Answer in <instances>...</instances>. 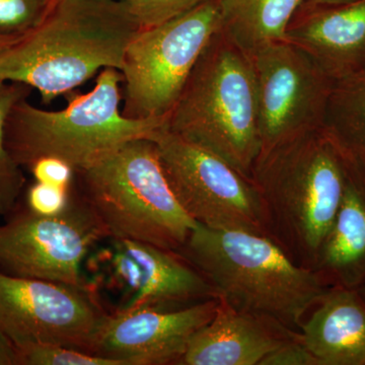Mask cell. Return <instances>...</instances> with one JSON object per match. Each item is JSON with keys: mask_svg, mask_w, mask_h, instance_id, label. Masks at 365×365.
<instances>
[{"mask_svg": "<svg viewBox=\"0 0 365 365\" xmlns=\"http://www.w3.org/2000/svg\"><path fill=\"white\" fill-rule=\"evenodd\" d=\"M23 365H123L118 360L58 345H35L19 349Z\"/></svg>", "mask_w": 365, "mask_h": 365, "instance_id": "603a6c76", "label": "cell"}, {"mask_svg": "<svg viewBox=\"0 0 365 365\" xmlns=\"http://www.w3.org/2000/svg\"><path fill=\"white\" fill-rule=\"evenodd\" d=\"M349 155L325 129L261 153L252 173L268 237L302 267L316 271L344 194Z\"/></svg>", "mask_w": 365, "mask_h": 365, "instance_id": "7a4b0ae2", "label": "cell"}, {"mask_svg": "<svg viewBox=\"0 0 365 365\" xmlns=\"http://www.w3.org/2000/svg\"><path fill=\"white\" fill-rule=\"evenodd\" d=\"M6 86V83H4V81H0V93H1V91L4 90V86Z\"/></svg>", "mask_w": 365, "mask_h": 365, "instance_id": "4dcf8cb0", "label": "cell"}, {"mask_svg": "<svg viewBox=\"0 0 365 365\" xmlns=\"http://www.w3.org/2000/svg\"><path fill=\"white\" fill-rule=\"evenodd\" d=\"M150 139L157 144L173 193L194 222L268 237L265 211L252 180L217 155L168 130L165 125Z\"/></svg>", "mask_w": 365, "mask_h": 365, "instance_id": "ba28073f", "label": "cell"}, {"mask_svg": "<svg viewBox=\"0 0 365 365\" xmlns=\"http://www.w3.org/2000/svg\"><path fill=\"white\" fill-rule=\"evenodd\" d=\"M54 1H55V0H54Z\"/></svg>", "mask_w": 365, "mask_h": 365, "instance_id": "d6a6232c", "label": "cell"}, {"mask_svg": "<svg viewBox=\"0 0 365 365\" xmlns=\"http://www.w3.org/2000/svg\"><path fill=\"white\" fill-rule=\"evenodd\" d=\"M349 157L344 194L316 272L327 287L359 289L365 285V165Z\"/></svg>", "mask_w": 365, "mask_h": 365, "instance_id": "9a60e30c", "label": "cell"}, {"mask_svg": "<svg viewBox=\"0 0 365 365\" xmlns=\"http://www.w3.org/2000/svg\"><path fill=\"white\" fill-rule=\"evenodd\" d=\"M165 127L252 180L262 151L253 66L222 28L197 60Z\"/></svg>", "mask_w": 365, "mask_h": 365, "instance_id": "277c9868", "label": "cell"}, {"mask_svg": "<svg viewBox=\"0 0 365 365\" xmlns=\"http://www.w3.org/2000/svg\"><path fill=\"white\" fill-rule=\"evenodd\" d=\"M114 241H135L178 252L197 223L173 193L150 138L125 143L73 182Z\"/></svg>", "mask_w": 365, "mask_h": 365, "instance_id": "8992f818", "label": "cell"}, {"mask_svg": "<svg viewBox=\"0 0 365 365\" xmlns=\"http://www.w3.org/2000/svg\"><path fill=\"white\" fill-rule=\"evenodd\" d=\"M256 85L261 153L314 129L322 128L332 78L287 40L249 54Z\"/></svg>", "mask_w": 365, "mask_h": 365, "instance_id": "8fae6325", "label": "cell"}, {"mask_svg": "<svg viewBox=\"0 0 365 365\" xmlns=\"http://www.w3.org/2000/svg\"><path fill=\"white\" fill-rule=\"evenodd\" d=\"M357 0H304V4L300 9H314L319 7H331L343 6V4H352Z\"/></svg>", "mask_w": 365, "mask_h": 365, "instance_id": "83f0119b", "label": "cell"}, {"mask_svg": "<svg viewBox=\"0 0 365 365\" xmlns=\"http://www.w3.org/2000/svg\"><path fill=\"white\" fill-rule=\"evenodd\" d=\"M115 242L139 271L138 289L120 309L181 307L217 299L209 281L177 252L128 240Z\"/></svg>", "mask_w": 365, "mask_h": 365, "instance_id": "2e32d148", "label": "cell"}, {"mask_svg": "<svg viewBox=\"0 0 365 365\" xmlns=\"http://www.w3.org/2000/svg\"><path fill=\"white\" fill-rule=\"evenodd\" d=\"M71 199V188H60L36 182L26 191V209L34 215L56 216L66 210Z\"/></svg>", "mask_w": 365, "mask_h": 365, "instance_id": "cb8c5ba5", "label": "cell"}, {"mask_svg": "<svg viewBox=\"0 0 365 365\" xmlns=\"http://www.w3.org/2000/svg\"><path fill=\"white\" fill-rule=\"evenodd\" d=\"M21 37H9V36H0V55L4 54V52H6L7 50L11 49V47L19 40L21 39Z\"/></svg>", "mask_w": 365, "mask_h": 365, "instance_id": "f1b7e54d", "label": "cell"}, {"mask_svg": "<svg viewBox=\"0 0 365 365\" xmlns=\"http://www.w3.org/2000/svg\"><path fill=\"white\" fill-rule=\"evenodd\" d=\"M218 299L181 307H143L107 314L93 353L123 365L179 364L192 337L212 319Z\"/></svg>", "mask_w": 365, "mask_h": 365, "instance_id": "7c38bea8", "label": "cell"}, {"mask_svg": "<svg viewBox=\"0 0 365 365\" xmlns=\"http://www.w3.org/2000/svg\"><path fill=\"white\" fill-rule=\"evenodd\" d=\"M304 0H218L222 31L240 49L251 54L285 40L288 26Z\"/></svg>", "mask_w": 365, "mask_h": 365, "instance_id": "ac0fdd59", "label": "cell"}, {"mask_svg": "<svg viewBox=\"0 0 365 365\" xmlns=\"http://www.w3.org/2000/svg\"><path fill=\"white\" fill-rule=\"evenodd\" d=\"M300 340L321 365H365V302L359 290L329 288L302 323Z\"/></svg>", "mask_w": 365, "mask_h": 365, "instance_id": "e0dca14e", "label": "cell"}, {"mask_svg": "<svg viewBox=\"0 0 365 365\" xmlns=\"http://www.w3.org/2000/svg\"><path fill=\"white\" fill-rule=\"evenodd\" d=\"M323 128L347 155L365 157V72L334 83Z\"/></svg>", "mask_w": 365, "mask_h": 365, "instance_id": "d6986e66", "label": "cell"}, {"mask_svg": "<svg viewBox=\"0 0 365 365\" xmlns=\"http://www.w3.org/2000/svg\"><path fill=\"white\" fill-rule=\"evenodd\" d=\"M177 253L209 281L217 299L292 334L330 288L267 235L197 223Z\"/></svg>", "mask_w": 365, "mask_h": 365, "instance_id": "3957f363", "label": "cell"}, {"mask_svg": "<svg viewBox=\"0 0 365 365\" xmlns=\"http://www.w3.org/2000/svg\"><path fill=\"white\" fill-rule=\"evenodd\" d=\"M360 158V160H361L362 162H364V165H365V157H364V158Z\"/></svg>", "mask_w": 365, "mask_h": 365, "instance_id": "1f68e13d", "label": "cell"}, {"mask_svg": "<svg viewBox=\"0 0 365 365\" xmlns=\"http://www.w3.org/2000/svg\"><path fill=\"white\" fill-rule=\"evenodd\" d=\"M19 364H20V355H19L18 348L0 329V365Z\"/></svg>", "mask_w": 365, "mask_h": 365, "instance_id": "4316f807", "label": "cell"}, {"mask_svg": "<svg viewBox=\"0 0 365 365\" xmlns=\"http://www.w3.org/2000/svg\"><path fill=\"white\" fill-rule=\"evenodd\" d=\"M299 335L218 299L215 317L192 337L179 365H260L283 341Z\"/></svg>", "mask_w": 365, "mask_h": 365, "instance_id": "5bb4252c", "label": "cell"}, {"mask_svg": "<svg viewBox=\"0 0 365 365\" xmlns=\"http://www.w3.org/2000/svg\"><path fill=\"white\" fill-rule=\"evenodd\" d=\"M121 71L100 72L93 90L66 93L67 106L46 111L18 101L7 115L4 138L7 150L21 167L42 158H57L74 170L91 167L134 139L150 138L167 118L137 120L120 112Z\"/></svg>", "mask_w": 365, "mask_h": 365, "instance_id": "5b68a950", "label": "cell"}, {"mask_svg": "<svg viewBox=\"0 0 365 365\" xmlns=\"http://www.w3.org/2000/svg\"><path fill=\"white\" fill-rule=\"evenodd\" d=\"M106 316L86 285L18 277L0 271V329L18 350L58 345L93 353Z\"/></svg>", "mask_w": 365, "mask_h": 365, "instance_id": "30bf717a", "label": "cell"}, {"mask_svg": "<svg viewBox=\"0 0 365 365\" xmlns=\"http://www.w3.org/2000/svg\"><path fill=\"white\" fill-rule=\"evenodd\" d=\"M36 182L60 188H71L76 178V170L69 165L57 158H42L35 160L28 168Z\"/></svg>", "mask_w": 365, "mask_h": 365, "instance_id": "d4e9b609", "label": "cell"}, {"mask_svg": "<svg viewBox=\"0 0 365 365\" xmlns=\"http://www.w3.org/2000/svg\"><path fill=\"white\" fill-rule=\"evenodd\" d=\"M260 365H321V362L302 342L299 335L283 341Z\"/></svg>", "mask_w": 365, "mask_h": 365, "instance_id": "484cf974", "label": "cell"}, {"mask_svg": "<svg viewBox=\"0 0 365 365\" xmlns=\"http://www.w3.org/2000/svg\"><path fill=\"white\" fill-rule=\"evenodd\" d=\"M54 0H0V36L21 37L36 28Z\"/></svg>", "mask_w": 365, "mask_h": 365, "instance_id": "44dd1931", "label": "cell"}, {"mask_svg": "<svg viewBox=\"0 0 365 365\" xmlns=\"http://www.w3.org/2000/svg\"><path fill=\"white\" fill-rule=\"evenodd\" d=\"M140 30L117 0H55L39 25L0 55V81L36 88L50 104L100 69L121 71Z\"/></svg>", "mask_w": 365, "mask_h": 365, "instance_id": "6da1fadb", "label": "cell"}, {"mask_svg": "<svg viewBox=\"0 0 365 365\" xmlns=\"http://www.w3.org/2000/svg\"><path fill=\"white\" fill-rule=\"evenodd\" d=\"M220 28V4L211 0L162 25L141 29L124 55L122 115L137 120L167 118Z\"/></svg>", "mask_w": 365, "mask_h": 365, "instance_id": "52a82bcc", "label": "cell"}, {"mask_svg": "<svg viewBox=\"0 0 365 365\" xmlns=\"http://www.w3.org/2000/svg\"><path fill=\"white\" fill-rule=\"evenodd\" d=\"M285 40L307 53L334 81L365 72V0L300 9Z\"/></svg>", "mask_w": 365, "mask_h": 365, "instance_id": "4fadbf2b", "label": "cell"}, {"mask_svg": "<svg viewBox=\"0 0 365 365\" xmlns=\"http://www.w3.org/2000/svg\"><path fill=\"white\" fill-rule=\"evenodd\" d=\"M357 290H359L360 295H361L362 299H364L365 302V285L364 287L359 288Z\"/></svg>", "mask_w": 365, "mask_h": 365, "instance_id": "f546056e", "label": "cell"}, {"mask_svg": "<svg viewBox=\"0 0 365 365\" xmlns=\"http://www.w3.org/2000/svg\"><path fill=\"white\" fill-rule=\"evenodd\" d=\"M126 7L141 29L162 25L211 0H117Z\"/></svg>", "mask_w": 365, "mask_h": 365, "instance_id": "7402d4cb", "label": "cell"}, {"mask_svg": "<svg viewBox=\"0 0 365 365\" xmlns=\"http://www.w3.org/2000/svg\"><path fill=\"white\" fill-rule=\"evenodd\" d=\"M31 90V86L24 83H6L0 93V215L14 210L26 182L21 165L7 150L4 125L13 106L21 98H28Z\"/></svg>", "mask_w": 365, "mask_h": 365, "instance_id": "ffe728a7", "label": "cell"}, {"mask_svg": "<svg viewBox=\"0 0 365 365\" xmlns=\"http://www.w3.org/2000/svg\"><path fill=\"white\" fill-rule=\"evenodd\" d=\"M107 230L83 195L71 187L61 215L26 210L0 225V271L9 275L85 287L81 265Z\"/></svg>", "mask_w": 365, "mask_h": 365, "instance_id": "9c48e42d", "label": "cell"}]
</instances>
